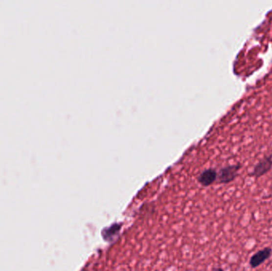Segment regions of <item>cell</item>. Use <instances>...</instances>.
I'll return each instance as SVG.
<instances>
[{
    "mask_svg": "<svg viewBox=\"0 0 272 271\" xmlns=\"http://www.w3.org/2000/svg\"><path fill=\"white\" fill-rule=\"evenodd\" d=\"M212 271H224V269H222L221 267H214V268H213V270H212Z\"/></svg>",
    "mask_w": 272,
    "mask_h": 271,
    "instance_id": "obj_5",
    "label": "cell"
},
{
    "mask_svg": "<svg viewBox=\"0 0 272 271\" xmlns=\"http://www.w3.org/2000/svg\"><path fill=\"white\" fill-rule=\"evenodd\" d=\"M272 169V154L265 155L255 164L251 173L249 174L250 177H255L258 179L259 177H264L269 173Z\"/></svg>",
    "mask_w": 272,
    "mask_h": 271,
    "instance_id": "obj_2",
    "label": "cell"
},
{
    "mask_svg": "<svg viewBox=\"0 0 272 271\" xmlns=\"http://www.w3.org/2000/svg\"><path fill=\"white\" fill-rule=\"evenodd\" d=\"M272 254V248L270 247L263 248L255 252L249 259V266L252 269H255L264 264L266 261L268 260Z\"/></svg>",
    "mask_w": 272,
    "mask_h": 271,
    "instance_id": "obj_3",
    "label": "cell"
},
{
    "mask_svg": "<svg viewBox=\"0 0 272 271\" xmlns=\"http://www.w3.org/2000/svg\"><path fill=\"white\" fill-rule=\"evenodd\" d=\"M217 180V172L216 169H207L203 171L198 177V181L202 186H209Z\"/></svg>",
    "mask_w": 272,
    "mask_h": 271,
    "instance_id": "obj_4",
    "label": "cell"
},
{
    "mask_svg": "<svg viewBox=\"0 0 272 271\" xmlns=\"http://www.w3.org/2000/svg\"><path fill=\"white\" fill-rule=\"evenodd\" d=\"M241 163L230 165L223 167L217 173V180L219 184H229L234 182L238 177L240 170L242 168Z\"/></svg>",
    "mask_w": 272,
    "mask_h": 271,
    "instance_id": "obj_1",
    "label": "cell"
}]
</instances>
